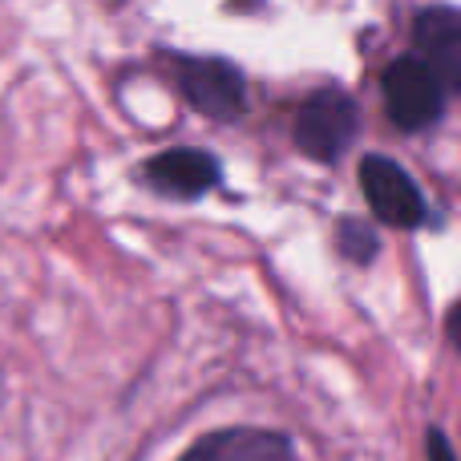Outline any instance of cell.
<instances>
[{"mask_svg":"<svg viewBox=\"0 0 461 461\" xmlns=\"http://www.w3.org/2000/svg\"><path fill=\"white\" fill-rule=\"evenodd\" d=\"M357 138H360V105L348 94L320 89L295 113V146L308 158L324 162V167L340 162Z\"/></svg>","mask_w":461,"mask_h":461,"instance_id":"obj_1","label":"cell"},{"mask_svg":"<svg viewBox=\"0 0 461 461\" xmlns=\"http://www.w3.org/2000/svg\"><path fill=\"white\" fill-rule=\"evenodd\" d=\"M360 194L376 215V223L393 230H417L429 223V203H425L421 186L401 162L384 158V154L360 158Z\"/></svg>","mask_w":461,"mask_h":461,"instance_id":"obj_2","label":"cell"},{"mask_svg":"<svg viewBox=\"0 0 461 461\" xmlns=\"http://www.w3.org/2000/svg\"><path fill=\"white\" fill-rule=\"evenodd\" d=\"M384 110H389L393 126L405 134H421L446 113V89L429 73L421 57H401L384 69Z\"/></svg>","mask_w":461,"mask_h":461,"instance_id":"obj_3","label":"cell"},{"mask_svg":"<svg viewBox=\"0 0 461 461\" xmlns=\"http://www.w3.org/2000/svg\"><path fill=\"white\" fill-rule=\"evenodd\" d=\"M178 86H183L186 102L199 113L215 122H235L247 110V81L235 65L215 61V57H186L178 61Z\"/></svg>","mask_w":461,"mask_h":461,"instance_id":"obj_4","label":"cell"},{"mask_svg":"<svg viewBox=\"0 0 461 461\" xmlns=\"http://www.w3.org/2000/svg\"><path fill=\"white\" fill-rule=\"evenodd\" d=\"M178 461H295V441L284 429L263 425H223L178 454Z\"/></svg>","mask_w":461,"mask_h":461,"instance_id":"obj_5","label":"cell"},{"mask_svg":"<svg viewBox=\"0 0 461 461\" xmlns=\"http://www.w3.org/2000/svg\"><path fill=\"white\" fill-rule=\"evenodd\" d=\"M142 178L150 191L162 194V199L194 203L223 183V167H219L215 154L194 150V146H178V150H162L158 158L146 162Z\"/></svg>","mask_w":461,"mask_h":461,"instance_id":"obj_6","label":"cell"},{"mask_svg":"<svg viewBox=\"0 0 461 461\" xmlns=\"http://www.w3.org/2000/svg\"><path fill=\"white\" fill-rule=\"evenodd\" d=\"M417 57L429 65L446 94H461V13L457 8H425L413 24Z\"/></svg>","mask_w":461,"mask_h":461,"instance_id":"obj_7","label":"cell"},{"mask_svg":"<svg viewBox=\"0 0 461 461\" xmlns=\"http://www.w3.org/2000/svg\"><path fill=\"white\" fill-rule=\"evenodd\" d=\"M336 251L340 259H348L352 267H373L381 255V235L365 219H340L336 223Z\"/></svg>","mask_w":461,"mask_h":461,"instance_id":"obj_8","label":"cell"},{"mask_svg":"<svg viewBox=\"0 0 461 461\" xmlns=\"http://www.w3.org/2000/svg\"><path fill=\"white\" fill-rule=\"evenodd\" d=\"M425 461H457L454 441H449V433L441 429V425L425 429Z\"/></svg>","mask_w":461,"mask_h":461,"instance_id":"obj_9","label":"cell"},{"mask_svg":"<svg viewBox=\"0 0 461 461\" xmlns=\"http://www.w3.org/2000/svg\"><path fill=\"white\" fill-rule=\"evenodd\" d=\"M446 336H449V344L461 352V295L449 303V312H446Z\"/></svg>","mask_w":461,"mask_h":461,"instance_id":"obj_10","label":"cell"}]
</instances>
